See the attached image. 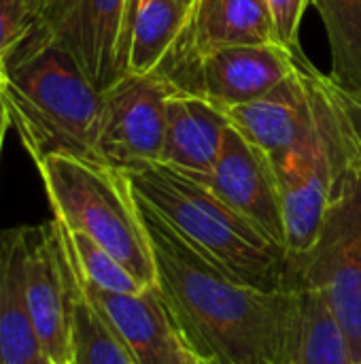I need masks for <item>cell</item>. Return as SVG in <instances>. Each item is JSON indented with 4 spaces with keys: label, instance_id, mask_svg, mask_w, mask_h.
<instances>
[{
    "label": "cell",
    "instance_id": "6da1fadb",
    "mask_svg": "<svg viewBox=\"0 0 361 364\" xmlns=\"http://www.w3.org/2000/svg\"><path fill=\"white\" fill-rule=\"evenodd\" d=\"M155 286L177 337L202 364H285L298 320V288L238 284L194 252L140 200Z\"/></svg>",
    "mask_w": 361,
    "mask_h": 364
},
{
    "label": "cell",
    "instance_id": "7a4b0ae2",
    "mask_svg": "<svg viewBox=\"0 0 361 364\" xmlns=\"http://www.w3.org/2000/svg\"><path fill=\"white\" fill-rule=\"evenodd\" d=\"M304 132L274 164L289 256H302L315 245L330 205L361 171V96L311 62L304 66Z\"/></svg>",
    "mask_w": 361,
    "mask_h": 364
},
{
    "label": "cell",
    "instance_id": "3957f363",
    "mask_svg": "<svg viewBox=\"0 0 361 364\" xmlns=\"http://www.w3.org/2000/svg\"><path fill=\"white\" fill-rule=\"evenodd\" d=\"M128 175L136 198L230 279L264 292L298 288L287 250L202 181L162 162L132 168Z\"/></svg>",
    "mask_w": 361,
    "mask_h": 364
},
{
    "label": "cell",
    "instance_id": "277c9868",
    "mask_svg": "<svg viewBox=\"0 0 361 364\" xmlns=\"http://www.w3.org/2000/svg\"><path fill=\"white\" fill-rule=\"evenodd\" d=\"M2 107L34 164L53 154L98 158L102 92L36 21L4 62Z\"/></svg>",
    "mask_w": 361,
    "mask_h": 364
},
{
    "label": "cell",
    "instance_id": "5b68a950",
    "mask_svg": "<svg viewBox=\"0 0 361 364\" xmlns=\"http://www.w3.org/2000/svg\"><path fill=\"white\" fill-rule=\"evenodd\" d=\"M36 168L55 220L94 239L143 286H155L151 241L128 171L70 154L47 156Z\"/></svg>",
    "mask_w": 361,
    "mask_h": 364
},
{
    "label": "cell",
    "instance_id": "8992f818",
    "mask_svg": "<svg viewBox=\"0 0 361 364\" xmlns=\"http://www.w3.org/2000/svg\"><path fill=\"white\" fill-rule=\"evenodd\" d=\"M289 258L298 286L321 294L361 364V171L330 205L315 245Z\"/></svg>",
    "mask_w": 361,
    "mask_h": 364
},
{
    "label": "cell",
    "instance_id": "52a82bcc",
    "mask_svg": "<svg viewBox=\"0 0 361 364\" xmlns=\"http://www.w3.org/2000/svg\"><path fill=\"white\" fill-rule=\"evenodd\" d=\"M302 60L304 53H296L281 43L232 45L206 53H191L179 43L157 75L179 90L200 94L223 109L272 92L298 70Z\"/></svg>",
    "mask_w": 361,
    "mask_h": 364
},
{
    "label": "cell",
    "instance_id": "ba28073f",
    "mask_svg": "<svg viewBox=\"0 0 361 364\" xmlns=\"http://www.w3.org/2000/svg\"><path fill=\"white\" fill-rule=\"evenodd\" d=\"M177 90L162 75H121L102 90L98 158L123 171L160 162L166 102Z\"/></svg>",
    "mask_w": 361,
    "mask_h": 364
},
{
    "label": "cell",
    "instance_id": "9c48e42d",
    "mask_svg": "<svg viewBox=\"0 0 361 364\" xmlns=\"http://www.w3.org/2000/svg\"><path fill=\"white\" fill-rule=\"evenodd\" d=\"M23 282L43 356L70 364V262L55 220L23 226Z\"/></svg>",
    "mask_w": 361,
    "mask_h": 364
},
{
    "label": "cell",
    "instance_id": "30bf717a",
    "mask_svg": "<svg viewBox=\"0 0 361 364\" xmlns=\"http://www.w3.org/2000/svg\"><path fill=\"white\" fill-rule=\"evenodd\" d=\"M130 0H51L36 23L64 47L102 92L121 73V45Z\"/></svg>",
    "mask_w": 361,
    "mask_h": 364
},
{
    "label": "cell",
    "instance_id": "8fae6325",
    "mask_svg": "<svg viewBox=\"0 0 361 364\" xmlns=\"http://www.w3.org/2000/svg\"><path fill=\"white\" fill-rule=\"evenodd\" d=\"M194 179L209 186L223 203L257 226L268 239L285 247L277 166L268 154L247 141L236 128L228 126L223 147L213 171Z\"/></svg>",
    "mask_w": 361,
    "mask_h": 364
},
{
    "label": "cell",
    "instance_id": "7c38bea8",
    "mask_svg": "<svg viewBox=\"0 0 361 364\" xmlns=\"http://www.w3.org/2000/svg\"><path fill=\"white\" fill-rule=\"evenodd\" d=\"M72 264H74V260H72ZM74 269H77V264H74ZM77 275H79L83 292L94 303V307L100 311V316L111 326V331L121 341V346L128 350L132 363L170 364L174 331L168 320V314H166V307H164L157 286L145 288L143 292H134V294L109 292V290H100L91 284H87L83 279V275L79 273V269H77Z\"/></svg>",
    "mask_w": 361,
    "mask_h": 364
},
{
    "label": "cell",
    "instance_id": "4fadbf2b",
    "mask_svg": "<svg viewBox=\"0 0 361 364\" xmlns=\"http://www.w3.org/2000/svg\"><path fill=\"white\" fill-rule=\"evenodd\" d=\"M228 126L230 122L217 102L177 87L166 102L160 162L194 177L209 175L221 154Z\"/></svg>",
    "mask_w": 361,
    "mask_h": 364
},
{
    "label": "cell",
    "instance_id": "5bb4252c",
    "mask_svg": "<svg viewBox=\"0 0 361 364\" xmlns=\"http://www.w3.org/2000/svg\"><path fill=\"white\" fill-rule=\"evenodd\" d=\"M306 62L309 60L304 58L298 70L272 92L249 102L223 107L230 126L268 154L274 164L296 145L309 119V98L304 85Z\"/></svg>",
    "mask_w": 361,
    "mask_h": 364
},
{
    "label": "cell",
    "instance_id": "9a60e30c",
    "mask_svg": "<svg viewBox=\"0 0 361 364\" xmlns=\"http://www.w3.org/2000/svg\"><path fill=\"white\" fill-rule=\"evenodd\" d=\"M191 9L179 0H130L123 45V75H155L187 32Z\"/></svg>",
    "mask_w": 361,
    "mask_h": 364
},
{
    "label": "cell",
    "instance_id": "2e32d148",
    "mask_svg": "<svg viewBox=\"0 0 361 364\" xmlns=\"http://www.w3.org/2000/svg\"><path fill=\"white\" fill-rule=\"evenodd\" d=\"M23 282V226L0 232V364H43Z\"/></svg>",
    "mask_w": 361,
    "mask_h": 364
},
{
    "label": "cell",
    "instance_id": "e0dca14e",
    "mask_svg": "<svg viewBox=\"0 0 361 364\" xmlns=\"http://www.w3.org/2000/svg\"><path fill=\"white\" fill-rule=\"evenodd\" d=\"M181 43L191 53L232 45L279 43L266 0H196Z\"/></svg>",
    "mask_w": 361,
    "mask_h": 364
},
{
    "label": "cell",
    "instance_id": "ac0fdd59",
    "mask_svg": "<svg viewBox=\"0 0 361 364\" xmlns=\"http://www.w3.org/2000/svg\"><path fill=\"white\" fill-rule=\"evenodd\" d=\"M285 364H355L332 309L306 286H298V320Z\"/></svg>",
    "mask_w": 361,
    "mask_h": 364
},
{
    "label": "cell",
    "instance_id": "d6986e66",
    "mask_svg": "<svg viewBox=\"0 0 361 364\" xmlns=\"http://www.w3.org/2000/svg\"><path fill=\"white\" fill-rule=\"evenodd\" d=\"M68 262H70V364H134L128 350L121 346V341L115 337V333L104 322L100 311L83 292L70 254H68Z\"/></svg>",
    "mask_w": 361,
    "mask_h": 364
},
{
    "label": "cell",
    "instance_id": "ffe728a7",
    "mask_svg": "<svg viewBox=\"0 0 361 364\" xmlns=\"http://www.w3.org/2000/svg\"><path fill=\"white\" fill-rule=\"evenodd\" d=\"M328 34L330 77L361 96V0H311Z\"/></svg>",
    "mask_w": 361,
    "mask_h": 364
},
{
    "label": "cell",
    "instance_id": "44dd1931",
    "mask_svg": "<svg viewBox=\"0 0 361 364\" xmlns=\"http://www.w3.org/2000/svg\"><path fill=\"white\" fill-rule=\"evenodd\" d=\"M64 241L68 245V252L83 275V279L100 290L109 292H143L147 286H143L113 254H109L104 247H100L94 239H89L83 232L70 230L57 220ZM151 288V286H149Z\"/></svg>",
    "mask_w": 361,
    "mask_h": 364
},
{
    "label": "cell",
    "instance_id": "7402d4cb",
    "mask_svg": "<svg viewBox=\"0 0 361 364\" xmlns=\"http://www.w3.org/2000/svg\"><path fill=\"white\" fill-rule=\"evenodd\" d=\"M311 0H266L270 21L274 28V36L287 49L300 51V26Z\"/></svg>",
    "mask_w": 361,
    "mask_h": 364
},
{
    "label": "cell",
    "instance_id": "603a6c76",
    "mask_svg": "<svg viewBox=\"0 0 361 364\" xmlns=\"http://www.w3.org/2000/svg\"><path fill=\"white\" fill-rule=\"evenodd\" d=\"M174 331V328H172ZM170 364H198L194 358V354L185 348V343L177 337L174 333V343H172V356H170Z\"/></svg>",
    "mask_w": 361,
    "mask_h": 364
},
{
    "label": "cell",
    "instance_id": "cb8c5ba5",
    "mask_svg": "<svg viewBox=\"0 0 361 364\" xmlns=\"http://www.w3.org/2000/svg\"><path fill=\"white\" fill-rule=\"evenodd\" d=\"M9 128H11V122H9V115H6V111H4V107H2V109H0V160H2V147H4Z\"/></svg>",
    "mask_w": 361,
    "mask_h": 364
},
{
    "label": "cell",
    "instance_id": "d4e9b609",
    "mask_svg": "<svg viewBox=\"0 0 361 364\" xmlns=\"http://www.w3.org/2000/svg\"><path fill=\"white\" fill-rule=\"evenodd\" d=\"M2 94H4V66H0V109H2Z\"/></svg>",
    "mask_w": 361,
    "mask_h": 364
},
{
    "label": "cell",
    "instance_id": "484cf974",
    "mask_svg": "<svg viewBox=\"0 0 361 364\" xmlns=\"http://www.w3.org/2000/svg\"><path fill=\"white\" fill-rule=\"evenodd\" d=\"M179 2H181V4H185V6H189V9H191V6H194V2H196V0H179Z\"/></svg>",
    "mask_w": 361,
    "mask_h": 364
},
{
    "label": "cell",
    "instance_id": "4316f807",
    "mask_svg": "<svg viewBox=\"0 0 361 364\" xmlns=\"http://www.w3.org/2000/svg\"><path fill=\"white\" fill-rule=\"evenodd\" d=\"M43 364H55V363H51V360H47V358H45V363Z\"/></svg>",
    "mask_w": 361,
    "mask_h": 364
},
{
    "label": "cell",
    "instance_id": "83f0119b",
    "mask_svg": "<svg viewBox=\"0 0 361 364\" xmlns=\"http://www.w3.org/2000/svg\"><path fill=\"white\" fill-rule=\"evenodd\" d=\"M198 364H202V363H198Z\"/></svg>",
    "mask_w": 361,
    "mask_h": 364
}]
</instances>
